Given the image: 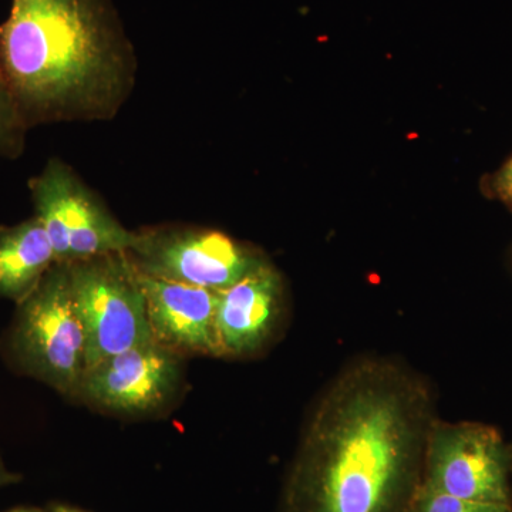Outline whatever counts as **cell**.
<instances>
[{"instance_id":"10","label":"cell","mask_w":512,"mask_h":512,"mask_svg":"<svg viewBox=\"0 0 512 512\" xmlns=\"http://www.w3.org/2000/svg\"><path fill=\"white\" fill-rule=\"evenodd\" d=\"M137 274L157 343L178 355L220 356L215 333L218 292Z\"/></svg>"},{"instance_id":"1","label":"cell","mask_w":512,"mask_h":512,"mask_svg":"<svg viewBox=\"0 0 512 512\" xmlns=\"http://www.w3.org/2000/svg\"><path fill=\"white\" fill-rule=\"evenodd\" d=\"M433 387L362 357L323 390L288 474L282 512H406L423 480Z\"/></svg>"},{"instance_id":"11","label":"cell","mask_w":512,"mask_h":512,"mask_svg":"<svg viewBox=\"0 0 512 512\" xmlns=\"http://www.w3.org/2000/svg\"><path fill=\"white\" fill-rule=\"evenodd\" d=\"M55 264V249L35 215L0 227V298L22 302Z\"/></svg>"},{"instance_id":"14","label":"cell","mask_w":512,"mask_h":512,"mask_svg":"<svg viewBox=\"0 0 512 512\" xmlns=\"http://www.w3.org/2000/svg\"><path fill=\"white\" fill-rule=\"evenodd\" d=\"M493 191L501 201L512 208V158L495 174Z\"/></svg>"},{"instance_id":"18","label":"cell","mask_w":512,"mask_h":512,"mask_svg":"<svg viewBox=\"0 0 512 512\" xmlns=\"http://www.w3.org/2000/svg\"><path fill=\"white\" fill-rule=\"evenodd\" d=\"M511 454H512V444H511Z\"/></svg>"},{"instance_id":"12","label":"cell","mask_w":512,"mask_h":512,"mask_svg":"<svg viewBox=\"0 0 512 512\" xmlns=\"http://www.w3.org/2000/svg\"><path fill=\"white\" fill-rule=\"evenodd\" d=\"M29 128L23 120L15 96L0 70V158L18 160L26 147Z\"/></svg>"},{"instance_id":"9","label":"cell","mask_w":512,"mask_h":512,"mask_svg":"<svg viewBox=\"0 0 512 512\" xmlns=\"http://www.w3.org/2000/svg\"><path fill=\"white\" fill-rule=\"evenodd\" d=\"M284 311V282L269 262L218 292L215 333L220 356H251L264 349L281 326Z\"/></svg>"},{"instance_id":"6","label":"cell","mask_w":512,"mask_h":512,"mask_svg":"<svg viewBox=\"0 0 512 512\" xmlns=\"http://www.w3.org/2000/svg\"><path fill=\"white\" fill-rule=\"evenodd\" d=\"M511 477V446L495 427L434 421L421 484L464 500L512 504Z\"/></svg>"},{"instance_id":"5","label":"cell","mask_w":512,"mask_h":512,"mask_svg":"<svg viewBox=\"0 0 512 512\" xmlns=\"http://www.w3.org/2000/svg\"><path fill=\"white\" fill-rule=\"evenodd\" d=\"M35 217L45 227L56 262L128 252L137 232L128 231L104 205L99 195L60 158L47 161L29 180Z\"/></svg>"},{"instance_id":"13","label":"cell","mask_w":512,"mask_h":512,"mask_svg":"<svg viewBox=\"0 0 512 512\" xmlns=\"http://www.w3.org/2000/svg\"><path fill=\"white\" fill-rule=\"evenodd\" d=\"M406 512H512V504L464 500L420 484Z\"/></svg>"},{"instance_id":"2","label":"cell","mask_w":512,"mask_h":512,"mask_svg":"<svg viewBox=\"0 0 512 512\" xmlns=\"http://www.w3.org/2000/svg\"><path fill=\"white\" fill-rule=\"evenodd\" d=\"M0 70L30 130L113 120L138 62L113 0H12Z\"/></svg>"},{"instance_id":"3","label":"cell","mask_w":512,"mask_h":512,"mask_svg":"<svg viewBox=\"0 0 512 512\" xmlns=\"http://www.w3.org/2000/svg\"><path fill=\"white\" fill-rule=\"evenodd\" d=\"M8 346L22 372L77 397L86 375V338L74 308L69 265L56 262L18 303Z\"/></svg>"},{"instance_id":"8","label":"cell","mask_w":512,"mask_h":512,"mask_svg":"<svg viewBox=\"0 0 512 512\" xmlns=\"http://www.w3.org/2000/svg\"><path fill=\"white\" fill-rule=\"evenodd\" d=\"M180 382V355L150 342L86 370L77 397L113 413L146 414L170 402Z\"/></svg>"},{"instance_id":"16","label":"cell","mask_w":512,"mask_h":512,"mask_svg":"<svg viewBox=\"0 0 512 512\" xmlns=\"http://www.w3.org/2000/svg\"><path fill=\"white\" fill-rule=\"evenodd\" d=\"M53 512H87L80 510V508L70 507V505H55Z\"/></svg>"},{"instance_id":"17","label":"cell","mask_w":512,"mask_h":512,"mask_svg":"<svg viewBox=\"0 0 512 512\" xmlns=\"http://www.w3.org/2000/svg\"><path fill=\"white\" fill-rule=\"evenodd\" d=\"M9 512H40L37 510H29V508H18V510H12Z\"/></svg>"},{"instance_id":"15","label":"cell","mask_w":512,"mask_h":512,"mask_svg":"<svg viewBox=\"0 0 512 512\" xmlns=\"http://www.w3.org/2000/svg\"><path fill=\"white\" fill-rule=\"evenodd\" d=\"M20 481L19 474L12 473L6 468L3 463V458L0 456V488L6 487V485L15 484Z\"/></svg>"},{"instance_id":"4","label":"cell","mask_w":512,"mask_h":512,"mask_svg":"<svg viewBox=\"0 0 512 512\" xmlns=\"http://www.w3.org/2000/svg\"><path fill=\"white\" fill-rule=\"evenodd\" d=\"M67 265L74 308L86 338V370L111 356L156 342L146 296L126 252Z\"/></svg>"},{"instance_id":"7","label":"cell","mask_w":512,"mask_h":512,"mask_svg":"<svg viewBox=\"0 0 512 512\" xmlns=\"http://www.w3.org/2000/svg\"><path fill=\"white\" fill-rule=\"evenodd\" d=\"M140 274L221 292L266 264V259L222 232L160 227L137 232L126 252Z\"/></svg>"}]
</instances>
